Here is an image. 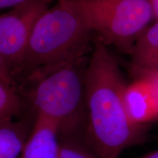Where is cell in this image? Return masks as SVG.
<instances>
[{"instance_id":"cell-1","label":"cell","mask_w":158,"mask_h":158,"mask_svg":"<svg viewBox=\"0 0 158 158\" xmlns=\"http://www.w3.org/2000/svg\"><path fill=\"white\" fill-rule=\"evenodd\" d=\"M126 84L118 63L97 39L84 71L86 135L99 158H118L141 143L143 127L130 120L124 102Z\"/></svg>"},{"instance_id":"cell-2","label":"cell","mask_w":158,"mask_h":158,"mask_svg":"<svg viewBox=\"0 0 158 158\" xmlns=\"http://www.w3.org/2000/svg\"><path fill=\"white\" fill-rule=\"evenodd\" d=\"M92 35L68 0H57L35 23L15 75L17 82L34 78L84 56Z\"/></svg>"},{"instance_id":"cell-3","label":"cell","mask_w":158,"mask_h":158,"mask_svg":"<svg viewBox=\"0 0 158 158\" xmlns=\"http://www.w3.org/2000/svg\"><path fill=\"white\" fill-rule=\"evenodd\" d=\"M84 56L23 82L37 115L57 124L59 138H74L86 123Z\"/></svg>"},{"instance_id":"cell-4","label":"cell","mask_w":158,"mask_h":158,"mask_svg":"<svg viewBox=\"0 0 158 158\" xmlns=\"http://www.w3.org/2000/svg\"><path fill=\"white\" fill-rule=\"evenodd\" d=\"M85 27L106 45L131 54L154 17L149 0H68Z\"/></svg>"},{"instance_id":"cell-5","label":"cell","mask_w":158,"mask_h":158,"mask_svg":"<svg viewBox=\"0 0 158 158\" xmlns=\"http://www.w3.org/2000/svg\"><path fill=\"white\" fill-rule=\"evenodd\" d=\"M50 2V0H27L0 14V54L14 77L35 23Z\"/></svg>"},{"instance_id":"cell-6","label":"cell","mask_w":158,"mask_h":158,"mask_svg":"<svg viewBox=\"0 0 158 158\" xmlns=\"http://www.w3.org/2000/svg\"><path fill=\"white\" fill-rule=\"evenodd\" d=\"M126 111L136 125L158 119V103L151 82L146 77L138 76L131 84H127L124 92Z\"/></svg>"},{"instance_id":"cell-7","label":"cell","mask_w":158,"mask_h":158,"mask_svg":"<svg viewBox=\"0 0 158 158\" xmlns=\"http://www.w3.org/2000/svg\"><path fill=\"white\" fill-rule=\"evenodd\" d=\"M59 131L52 120L37 115L21 158H58Z\"/></svg>"},{"instance_id":"cell-8","label":"cell","mask_w":158,"mask_h":158,"mask_svg":"<svg viewBox=\"0 0 158 158\" xmlns=\"http://www.w3.org/2000/svg\"><path fill=\"white\" fill-rule=\"evenodd\" d=\"M130 56L133 70H158V21L138 36Z\"/></svg>"},{"instance_id":"cell-9","label":"cell","mask_w":158,"mask_h":158,"mask_svg":"<svg viewBox=\"0 0 158 158\" xmlns=\"http://www.w3.org/2000/svg\"><path fill=\"white\" fill-rule=\"evenodd\" d=\"M29 137L21 123H0V158H20Z\"/></svg>"},{"instance_id":"cell-10","label":"cell","mask_w":158,"mask_h":158,"mask_svg":"<svg viewBox=\"0 0 158 158\" xmlns=\"http://www.w3.org/2000/svg\"><path fill=\"white\" fill-rule=\"evenodd\" d=\"M22 108L19 92L0 81V123L14 121Z\"/></svg>"},{"instance_id":"cell-11","label":"cell","mask_w":158,"mask_h":158,"mask_svg":"<svg viewBox=\"0 0 158 158\" xmlns=\"http://www.w3.org/2000/svg\"><path fill=\"white\" fill-rule=\"evenodd\" d=\"M58 158H99L90 147L74 138H59Z\"/></svg>"},{"instance_id":"cell-12","label":"cell","mask_w":158,"mask_h":158,"mask_svg":"<svg viewBox=\"0 0 158 158\" xmlns=\"http://www.w3.org/2000/svg\"><path fill=\"white\" fill-rule=\"evenodd\" d=\"M0 81L7 86L18 90L19 84H18L17 81L15 80V77L13 76L11 71L6 64L1 54H0Z\"/></svg>"},{"instance_id":"cell-13","label":"cell","mask_w":158,"mask_h":158,"mask_svg":"<svg viewBox=\"0 0 158 158\" xmlns=\"http://www.w3.org/2000/svg\"><path fill=\"white\" fill-rule=\"evenodd\" d=\"M137 76H142L146 77L151 82L155 92L156 99L158 103V70H133Z\"/></svg>"},{"instance_id":"cell-14","label":"cell","mask_w":158,"mask_h":158,"mask_svg":"<svg viewBox=\"0 0 158 158\" xmlns=\"http://www.w3.org/2000/svg\"><path fill=\"white\" fill-rule=\"evenodd\" d=\"M26 1L27 0H0V11L5 9H12Z\"/></svg>"},{"instance_id":"cell-15","label":"cell","mask_w":158,"mask_h":158,"mask_svg":"<svg viewBox=\"0 0 158 158\" xmlns=\"http://www.w3.org/2000/svg\"><path fill=\"white\" fill-rule=\"evenodd\" d=\"M152 8L154 17L158 21V0H149Z\"/></svg>"},{"instance_id":"cell-16","label":"cell","mask_w":158,"mask_h":158,"mask_svg":"<svg viewBox=\"0 0 158 158\" xmlns=\"http://www.w3.org/2000/svg\"><path fill=\"white\" fill-rule=\"evenodd\" d=\"M141 158H158V151L148 154V155L143 156V157H142Z\"/></svg>"},{"instance_id":"cell-17","label":"cell","mask_w":158,"mask_h":158,"mask_svg":"<svg viewBox=\"0 0 158 158\" xmlns=\"http://www.w3.org/2000/svg\"><path fill=\"white\" fill-rule=\"evenodd\" d=\"M51 1H54V0H51Z\"/></svg>"},{"instance_id":"cell-18","label":"cell","mask_w":158,"mask_h":158,"mask_svg":"<svg viewBox=\"0 0 158 158\" xmlns=\"http://www.w3.org/2000/svg\"><path fill=\"white\" fill-rule=\"evenodd\" d=\"M20 158H21V157H20Z\"/></svg>"}]
</instances>
